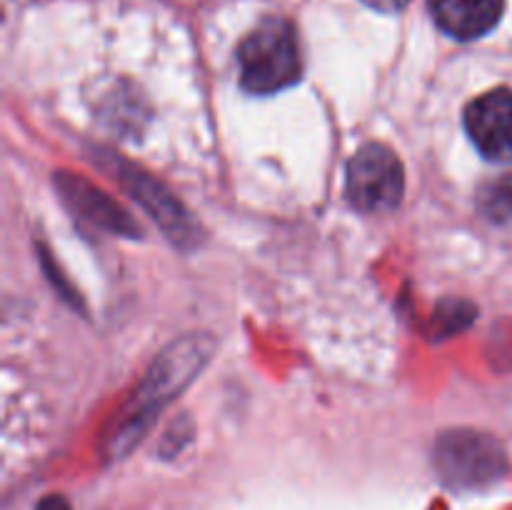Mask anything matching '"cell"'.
<instances>
[{
  "instance_id": "cell-1",
  "label": "cell",
  "mask_w": 512,
  "mask_h": 510,
  "mask_svg": "<svg viewBox=\"0 0 512 510\" xmlns=\"http://www.w3.org/2000/svg\"><path fill=\"white\" fill-rule=\"evenodd\" d=\"M240 83L258 95L278 93L303 78L298 33L285 18H265L238 48Z\"/></svg>"
},
{
  "instance_id": "cell-4",
  "label": "cell",
  "mask_w": 512,
  "mask_h": 510,
  "mask_svg": "<svg viewBox=\"0 0 512 510\" xmlns=\"http://www.w3.org/2000/svg\"><path fill=\"white\" fill-rule=\"evenodd\" d=\"M345 188H348L350 203L363 213H388L398 208L403 200V163L388 145H363L350 158Z\"/></svg>"
},
{
  "instance_id": "cell-8",
  "label": "cell",
  "mask_w": 512,
  "mask_h": 510,
  "mask_svg": "<svg viewBox=\"0 0 512 510\" xmlns=\"http://www.w3.org/2000/svg\"><path fill=\"white\" fill-rule=\"evenodd\" d=\"M63 193L65 198L73 203V208L80 215H85L88 220H93L95 225L105 230H113V233H135V223L113 203V200L105 198L103 193H98L95 188H90L83 180H63Z\"/></svg>"
},
{
  "instance_id": "cell-3",
  "label": "cell",
  "mask_w": 512,
  "mask_h": 510,
  "mask_svg": "<svg viewBox=\"0 0 512 510\" xmlns=\"http://www.w3.org/2000/svg\"><path fill=\"white\" fill-rule=\"evenodd\" d=\"M435 465L450 488H485L508 473V458L498 440L473 430H455L438 438Z\"/></svg>"
},
{
  "instance_id": "cell-7",
  "label": "cell",
  "mask_w": 512,
  "mask_h": 510,
  "mask_svg": "<svg viewBox=\"0 0 512 510\" xmlns=\"http://www.w3.org/2000/svg\"><path fill=\"white\" fill-rule=\"evenodd\" d=\"M435 23L458 40L483 38L503 18L505 0H428Z\"/></svg>"
},
{
  "instance_id": "cell-5",
  "label": "cell",
  "mask_w": 512,
  "mask_h": 510,
  "mask_svg": "<svg viewBox=\"0 0 512 510\" xmlns=\"http://www.w3.org/2000/svg\"><path fill=\"white\" fill-rule=\"evenodd\" d=\"M465 130L480 155L493 163L512 160V90L498 88L465 108Z\"/></svg>"
},
{
  "instance_id": "cell-6",
  "label": "cell",
  "mask_w": 512,
  "mask_h": 510,
  "mask_svg": "<svg viewBox=\"0 0 512 510\" xmlns=\"http://www.w3.org/2000/svg\"><path fill=\"white\" fill-rule=\"evenodd\" d=\"M123 180L128 185L130 193L140 200V203L148 208V213L163 225L165 233L175 240L178 245H188L193 240H198V228H195L193 218L183 210V205L168 193L160 183L150 180L148 175L140 173L135 168L123 170Z\"/></svg>"
},
{
  "instance_id": "cell-9",
  "label": "cell",
  "mask_w": 512,
  "mask_h": 510,
  "mask_svg": "<svg viewBox=\"0 0 512 510\" xmlns=\"http://www.w3.org/2000/svg\"><path fill=\"white\" fill-rule=\"evenodd\" d=\"M363 3L380 10V13H398V10H403L410 0H363Z\"/></svg>"
},
{
  "instance_id": "cell-10",
  "label": "cell",
  "mask_w": 512,
  "mask_h": 510,
  "mask_svg": "<svg viewBox=\"0 0 512 510\" xmlns=\"http://www.w3.org/2000/svg\"><path fill=\"white\" fill-rule=\"evenodd\" d=\"M35 510H70V505L63 495H48V498L40 500Z\"/></svg>"
},
{
  "instance_id": "cell-2",
  "label": "cell",
  "mask_w": 512,
  "mask_h": 510,
  "mask_svg": "<svg viewBox=\"0 0 512 510\" xmlns=\"http://www.w3.org/2000/svg\"><path fill=\"white\" fill-rule=\"evenodd\" d=\"M205 358H208V350H205L203 338H188L183 343H175L173 350L163 353V358H158L155 368L148 373L143 393H138V400H135V408L113 433V448L123 450L125 445L133 443L143 433L145 423L153 420L155 410L163 408L203 368Z\"/></svg>"
}]
</instances>
